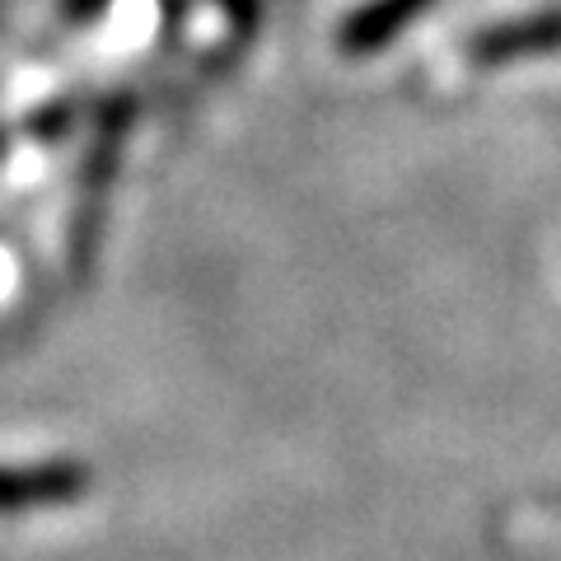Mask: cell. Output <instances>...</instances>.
Masks as SVG:
<instances>
[{"label": "cell", "mask_w": 561, "mask_h": 561, "mask_svg": "<svg viewBox=\"0 0 561 561\" xmlns=\"http://www.w3.org/2000/svg\"><path fill=\"white\" fill-rule=\"evenodd\" d=\"M557 47H561V10H542V14H529V20L482 28L468 43L472 61H519V57H538V51H557Z\"/></svg>", "instance_id": "6da1fadb"}, {"label": "cell", "mask_w": 561, "mask_h": 561, "mask_svg": "<svg viewBox=\"0 0 561 561\" xmlns=\"http://www.w3.org/2000/svg\"><path fill=\"white\" fill-rule=\"evenodd\" d=\"M431 10V0H370L356 14H346L337 28V47L351 57H365V51H379L398 38V28H408L412 20Z\"/></svg>", "instance_id": "7a4b0ae2"}]
</instances>
